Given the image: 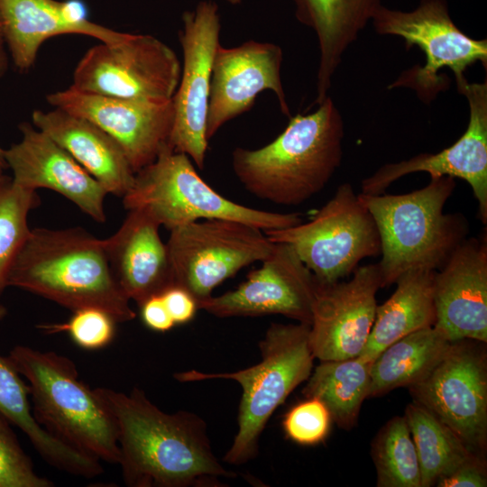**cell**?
I'll return each mask as SVG.
<instances>
[{
  "label": "cell",
  "instance_id": "f1b7e54d",
  "mask_svg": "<svg viewBox=\"0 0 487 487\" xmlns=\"http://www.w3.org/2000/svg\"><path fill=\"white\" fill-rule=\"evenodd\" d=\"M29 386L24 383L22 375L7 356L0 355V414L26 435L48 464L62 469L71 463L75 450L37 421L29 401Z\"/></svg>",
  "mask_w": 487,
  "mask_h": 487
},
{
  "label": "cell",
  "instance_id": "5b68a950",
  "mask_svg": "<svg viewBox=\"0 0 487 487\" xmlns=\"http://www.w3.org/2000/svg\"><path fill=\"white\" fill-rule=\"evenodd\" d=\"M7 357L27 381L32 412L45 429L100 461L119 464L115 421L70 359L26 345H15Z\"/></svg>",
  "mask_w": 487,
  "mask_h": 487
},
{
  "label": "cell",
  "instance_id": "4fadbf2b",
  "mask_svg": "<svg viewBox=\"0 0 487 487\" xmlns=\"http://www.w3.org/2000/svg\"><path fill=\"white\" fill-rule=\"evenodd\" d=\"M221 30L218 6L212 0L198 3L182 14L179 40L183 64L172 97L174 122L169 143L203 169L208 148L207 119L213 59Z\"/></svg>",
  "mask_w": 487,
  "mask_h": 487
},
{
  "label": "cell",
  "instance_id": "6da1fadb",
  "mask_svg": "<svg viewBox=\"0 0 487 487\" xmlns=\"http://www.w3.org/2000/svg\"><path fill=\"white\" fill-rule=\"evenodd\" d=\"M95 391L112 416L120 450L119 464L130 487H223L234 478L214 455L206 422L185 410L166 413L143 391L108 388Z\"/></svg>",
  "mask_w": 487,
  "mask_h": 487
},
{
  "label": "cell",
  "instance_id": "4316f807",
  "mask_svg": "<svg viewBox=\"0 0 487 487\" xmlns=\"http://www.w3.org/2000/svg\"><path fill=\"white\" fill-rule=\"evenodd\" d=\"M372 362L360 356L320 361L302 391L327 408L332 420L349 429L355 425L363 400L368 398Z\"/></svg>",
  "mask_w": 487,
  "mask_h": 487
},
{
  "label": "cell",
  "instance_id": "8d00e7d4",
  "mask_svg": "<svg viewBox=\"0 0 487 487\" xmlns=\"http://www.w3.org/2000/svg\"><path fill=\"white\" fill-rule=\"evenodd\" d=\"M139 308L142 320L148 328L166 332L175 326L161 295L149 298Z\"/></svg>",
  "mask_w": 487,
  "mask_h": 487
},
{
  "label": "cell",
  "instance_id": "52a82bcc",
  "mask_svg": "<svg viewBox=\"0 0 487 487\" xmlns=\"http://www.w3.org/2000/svg\"><path fill=\"white\" fill-rule=\"evenodd\" d=\"M122 198L125 209H142L169 231L212 218L236 220L262 231L302 222L299 213L260 210L223 197L202 179L188 155L173 151L170 144L152 163L135 173L132 188Z\"/></svg>",
  "mask_w": 487,
  "mask_h": 487
},
{
  "label": "cell",
  "instance_id": "9a60e30c",
  "mask_svg": "<svg viewBox=\"0 0 487 487\" xmlns=\"http://www.w3.org/2000/svg\"><path fill=\"white\" fill-rule=\"evenodd\" d=\"M54 107L91 121L123 149L136 173L169 143L174 122L172 98L151 101L103 96L71 86L47 96Z\"/></svg>",
  "mask_w": 487,
  "mask_h": 487
},
{
  "label": "cell",
  "instance_id": "8992f818",
  "mask_svg": "<svg viewBox=\"0 0 487 487\" xmlns=\"http://www.w3.org/2000/svg\"><path fill=\"white\" fill-rule=\"evenodd\" d=\"M309 325L272 323L259 346V363L233 372L206 373L196 370L175 373L179 382L210 379L237 381L243 394L238 430L224 461L240 465L258 454L260 436L272 413L312 372L314 355L308 342Z\"/></svg>",
  "mask_w": 487,
  "mask_h": 487
},
{
  "label": "cell",
  "instance_id": "74e56055",
  "mask_svg": "<svg viewBox=\"0 0 487 487\" xmlns=\"http://www.w3.org/2000/svg\"><path fill=\"white\" fill-rule=\"evenodd\" d=\"M5 41L3 34L2 22L0 16V78H2L8 69V55L5 47Z\"/></svg>",
  "mask_w": 487,
  "mask_h": 487
},
{
  "label": "cell",
  "instance_id": "e0dca14e",
  "mask_svg": "<svg viewBox=\"0 0 487 487\" xmlns=\"http://www.w3.org/2000/svg\"><path fill=\"white\" fill-rule=\"evenodd\" d=\"M381 288L377 263L357 267L348 281L317 282L308 332L315 358L331 361L360 355L374 322Z\"/></svg>",
  "mask_w": 487,
  "mask_h": 487
},
{
  "label": "cell",
  "instance_id": "3957f363",
  "mask_svg": "<svg viewBox=\"0 0 487 487\" xmlns=\"http://www.w3.org/2000/svg\"><path fill=\"white\" fill-rule=\"evenodd\" d=\"M12 286L41 296L71 311L95 308L117 323L134 319L104 247L83 228H34L7 277Z\"/></svg>",
  "mask_w": 487,
  "mask_h": 487
},
{
  "label": "cell",
  "instance_id": "d6986e66",
  "mask_svg": "<svg viewBox=\"0 0 487 487\" xmlns=\"http://www.w3.org/2000/svg\"><path fill=\"white\" fill-rule=\"evenodd\" d=\"M22 139L4 150L13 181L23 188L53 190L75 204L97 223H105L102 185L48 134L29 123L19 125Z\"/></svg>",
  "mask_w": 487,
  "mask_h": 487
},
{
  "label": "cell",
  "instance_id": "e575fe53",
  "mask_svg": "<svg viewBox=\"0 0 487 487\" xmlns=\"http://www.w3.org/2000/svg\"><path fill=\"white\" fill-rule=\"evenodd\" d=\"M438 487H485L487 475L484 462L473 455L451 473L440 478Z\"/></svg>",
  "mask_w": 487,
  "mask_h": 487
},
{
  "label": "cell",
  "instance_id": "44dd1931",
  "mask_svg": "<svg viewBox=\"0 0 487 487\" xmlns=\"http://www.w3.org/2000/svg\"><path fill=\"white\" fill-rule=\"evenodd\" d=\"M0 16L6 48L20 71L32 68L51 37L75 33L115 43L129 34L88 21L85 5L77 0H0Z\"/></svg>",
  "mask_w": 487,
  "mask_h": 487
},
{
  "label": "cell",
  "instance_id": "7402d4cb",
  "mask_svg": "<svg viewBox=\"0 0 487 487\" xmlns=\"http://www.w3.org/2000/svg\"><path fill=\"white\" fill-rule=\"evenodd\" d=\"M160 225L144 210L134 208L118 230L103 239L112 272L125 296L141 306L174 286L167 245Z\"/></svg>",
  "mask_w": 487,
  "mask_h": 487
},
{
  "label": "cell",
  "instance_id": "1f68e13d",
  "mask_svg": "<svg viewBox=\"0 0 487 487\" xmlns=\"http://www.w3.org/2000/svg\"><path fill=\"white\" fill-rule=\"evenodd\" d=\"M117 322L106 311L87 308L73 312L64 323L42 324L39 329L47 334L67 332L78 346L95 350L106 346L115 334Z\"/></svg>",
  "mask_w": 487,
  "mask_h": 487
},
{
  "label": "cell",
  "instance_id": "83f0119b",
  "mask_svg": "<svg viewBox=\"0 0 487 487\" xmlns=\"http://www.w3.org/2000/svg\"><path fill=\"white\" fill-rule=\"evenodd\" d=\"M418 457L421 487L436 485L472 457L473 453L444 422L413 401L404 414Z\"/></svg>",
  "mask_w": 487,
  "mask_h": 487
},
{
  "label": "cell",
  "instance_id": "30bf717a",
  "mask_svg": "<svg viewBox=\"0 0 487 487\" xmlns=\"http://www.w3.org/2000/svg\"><path fill=\"white\" fill-rule=\"evenodd\" d=\"M166 245L174 286L188 290L198 306L226 279L264 260L275 243L249 224L212 218L170 230Z\"/></svg>",
  "mask_w": 487,
  "mask_h": 487
},
{
  "label": "cell",
  "instance_id": "d4e9b609",
  "mask_svg": "<svg viewBox=\"0 0 487 487\" xmlns=\"http://www.w3.org/2000/svg\"><path fill=\"white\" fill-rule=\"evenodd\" d=\"M436 271L416 269L396 280L397 288L377 306L374 322L361 358L373 360L390 345L436 323L434 280Z\"/></svg>",
  "mask_w": 487,
  "mask_h": 487
},
{
  "label": "cell",
  "instance_id": "f546056e",
  "mask_svg": "<svg viewBox=\"0 0 487 487\" xmlns=\"http://www.w3.org/2000/svg\"><path fill=\"white\" fill-rule=\"evenodd\" d=\"M372 455L378 487H421L418 457L405 416L394 417L381 428Z\"/></svg>",
  "mask_w": 487,
  "mask_h": 487
},
{
  "label": "cell",
  "instance_id": "f35d334b",
  "mask_svg": "<svg viewBox=\"0 0 487 487\" xmlns=\"http://www.w3.org/2000/svg\"><path fill=\"white\" fill-rule=\"evenodd\" d=\"M0 166L5 169L7 167L6 162L5 161V157H4V149H2L1 146H0Z\"/></svg>",
  "mask_w": 487,
  "mask_h": 487
},
{
  "label": "cell",
  "instance_id": "7a4b0ae2",
  "mask_svg": "<svg viewBox=\"0 0 487 487\" xmlns=\"http://www.w3.org/2000/svg\"><path fill=\"white\" fill-rule=\"evenodd\" d=\"M344 122L330 96L308 115L290 116L267 145L236 147L233 170L253 196L278 205H300L319 193L339 168Z\"/></svg>",
  "mask_w": 487,
  "mask_h": 487
},
{
  "label": "cell",
  "instance_id": "9c48e42d",
  "mask_svg": "<svg viewBox=\"0 0 487 487\" xmlns=\"http://www.w3.org/2000/svg\"><path fill=\"white\" fill-rule=\"evenodd\" d=\"M263 232L289 244L320 284L341 280L381 253L376 223L350 183L341 184L309 222Z\"/></svg>",
  "mask_w": 487,
  "mask_h": 487
},
{
  "label": "cell",
  "instance_id": "836d02e7",
  "mask_svg": "<svg viewBox=\"0 0 487 487\" xmlns=\"http://www.w3.org/2000/svg\"><path fill=\"white\" fill-rule=\"evenodd\" d=\"M295 405L283 419L287 436L300 445H315L327 436L331 426V415L326 405L317 398Z\"/></svg>",
  "mask_w": 487,
  "mask_h": 487
},
{
  "label": "cell",
  "instance_id": "d590c367",
  "mask_svg": "<svg viewBox=\"0 0 487 487\" xmlns=\"http://www.w3.org/2000/svg\"><path fill=\"white\" fill-rule=\"evenodd\" d=\"M161 296L175 325L189 322L198 309L195 298L181 287L172 286Z\"/></svg>",
  "mask_w": 487,
  "mask_h": 487
},
{
  "label": "cell",
  "instance_id": "ba28073f",
  "mask_svg": "<svg viewBox=\"0 0 487 487\" xmlns=\"http://www.w3.org/2000/svg\"><path fill=\"white\" fill-rule=\"evenodd\" d=\"M371 23L378 34L398 36L405 41L407 49L417 46L426 57L424 66L404 71L389 89L409 87L429 104L449 85L438 74L440 69H449L459 87L467 81V68L476 62L487 68V40L471 38L461 31L452 20L446 0H420L410 11L381 5Z\"/></svg>",
  "mask_w": 487,
  "mask_h": 487
},
{
  "label": "cell",
  "instance_id": "ac0fdd59",
  "mask_svg": "<svg viewBox=\"0 0 487 487\" xmlns=\"http://www.w3.org/2000/svg\"><path fill=\"white\" fill-rule=\"evenodd\" d=\"M282 49L271 42L249 40L225 48L219 44L212 64L207 138L227 122L249 111L257 96L272 91L280 112L290 117L281 81Z\"/></svg>",
  "mask_w": 487,
  "mask_h": 487
},
{
  "label": "cell",
  "instance_id": "d6a6232c",
  "mask_svg": "<svg viewBox=\"0 0 487 487\" xmlns=\"http://www.w3.org/2000/svg\"><path fill=\"white\" fill-rule=\"evenodd\" d=\"M39 476L23 450L10 423L0 414V487H52Z\"/></svg>",
  "mask_w": 487,
  "mask_h": 487
},
{
  "label": "cell",
  "instance_id": "277c9868",
  "mask_svg": "<svg viewBox=\"0 0 487 487\" xmlns=\"http://www.w3.org/2000/svg\"><path fill=\"white\" fill-rule=\"evenodd\" d=\"M455 188L454 178L441 176L430 178L426 187L409 193L358 194L378 228L381 288L394 284L411 270H439L466 238L465 217L444 213Z\"/></svg>",
  "mask_w": 487,
  "mask_h": 487
},
{
  "label": "cell",
  "instance_id": "60d3db41",
  "mask_svg": "<svg viewBox=\"0 0 487 487\" xmlns=\"http://www.w3.org/2000/svg\"><path fill=\"white\" fill-rule=\"evenodd\" d=\"M225 1L233 5H240L242 3V0H225Z\"/></svg>",
  "mask_w": 487,
  "mask_h": 487
},
{
  "label": "cell",
  "instance_id": "7c38bea8",
  "mask_svg": "<svg viewBox=\"0 0 487 487\" xmlns=\"http://www.w3.org/2000/svg\"><path fill=\"white\" fill-rule=\"evenodd\" d=\"M474 342H452L438 362L409 389L415 402L476 453L485 448L487 440V360L485 351Z\"/></svg>",
  "mask_w": 487,
  "mask_h": 487
},
{
  "label": "cell",
  "instance_id": "4dcf8cb0",
  "mask_svg": "<svg viewBox=\"0 0 487 487\" xmlns=\"http://www.w3.org/2000/svg\"><path fill=\"white\" fill-rule=\"evenodd\" d=\"M40 204L36 190L12 179H0V295L7 287L10 269L30 235L28 215Z\"/></svg>",
  "mask_w": 487,
  "mask_h": 487
},
{
  "label": "cell",
  "instance_id": "484cf974",
  "mask_svg": "<svg viewBox=\"0 0 487 487\" xmlns=\"http://www.w3.org/2000/svg\"><path fill=\"white\" fill-rule=\"evenodd\" d=\"M451 343L435 325L395 341L372 362L368 398L409 387L438 362Z\"/></svg>",
  "mask_w": 487,
  "mask_h": 487
},
{
  "label": "cell",
  "instance_id": "2e32d148",
  "mask_svg": "<svg viewBox=\"0 0 487 487\" xmlns=\"http://www.w3.org/2000/svg\"><path fill=\"white\" fill-rule=\"evenodd\" d=\"M457 91L467 100L469 120L463 135L437 153H420L409 160L386 163L361 183L363 194L385 193L391 183L410 173L427 172L465 180L478 203V214L487 224V80L465 81Z\"/></svg>",
  "mask_w": 487,
  "mask_h": 487
},
{
  "label": "cell",
  "instance_id": "8fae6325",
  "mask_svg": "<svg viewBox=\"0 0 487 487\" xmlns=\"http://www.w3.org/2000/svg\"><path fill=\"white\" fill-rule=\"evenodd\" d=\"M181 64L175 51L149 34H133L88 49L73 72L72 87L103 96L166 101L179 85Z\"/></svg>",
  "mask_w": 487,
  "mask_h": 487
},
{
  "label": "cell",
  "instance_id": "cb8c5ba5",
  "mask_svg": "<svg viewBox=\"0 0 487 487\" xmlns=\"http://www.w3.org/2000/svg\"><path fill=\"white\" fill-rule=\"evenodd\" d=\"M297 20L316 34L319 49L315 103L328 96L332 78L348 47L372 22L381 0H292Z\"/></svg>",
  "mask_w": 487,
  "mask_h": 487
},
{
  "label": "cell",
  "instance_id": "b9f144b4",
  "mask_svg": "<svg viewBox=\"0 0 487 487\" xmlns=\"http://www.w3.org/2000/svg\"><path fill=\"white\" fill-rule=\"evenodd\" d=\"M5 170V168L1 167L0 166V179H2V177L4 176L3 174V170Z\"/></svg>",
  "mask_w": 487,
  "mask_h": 487
},
{
  "label": "cell",
  "instance_id": "5bb4252c",
  "mask_svg": "<svg viewBox=\"0 0 487 487\" xmlns=\"http://www.w3.org/2000/svg\"><path fill=\"white\" fill-rule=\"evenodd\" d=\"M235 289L203 300L198 308L217 317H261L280 314L309 325L317 281L285 243L272 252Z\"/></svg>",
  "mask_w": 487,
  "mask_h": 487
},
{
  "label": "cell",
  "instance_id": "ffe728a7",
  "mask_svg": "<svg viewBox=\"0 0 487 487\" xmlns=\"http://www.w3.org/2000/svg\"><path fill=\"white\" fill-rule=\"evenodd\" d=\"M435 326L451 342H487L486 237L465 238L434 280Z\"/></svg>",
  "mask_w": 487,
  "mask_h": 487
},
{
  "label": "cell",
  "instance_id": "603a6c76",
  "mask_svg": "<svg viewBox=\"0 0 487 487\" xmlns=\"http://www.w3.org/2000/svg\"><path fill=\"white\" fill-rule=\"evenodd\" d=\"M32 119L35 127L67 151L108 194L123 198L130 190L135 172L120 145L99 126L57 107L34 110Z\"/></svg>",
  "mask_w": 487,
  "mask_h": 487
},
{
  "label": "cell",
  "instance_id": "ab89813d",
  "mask_svg": "<svg viewBox=\"0 0 487 487\" xmlns=\"http://www.w3.org/2000/svg\"><path fill=\"white\" fill-rule=\"evenodd\" d=\"M7 310L6 308L0 305V321L6 316Z\"/></svg>",
  "mask_w": 487,
  "mask_h": 487
}]
</instances>
